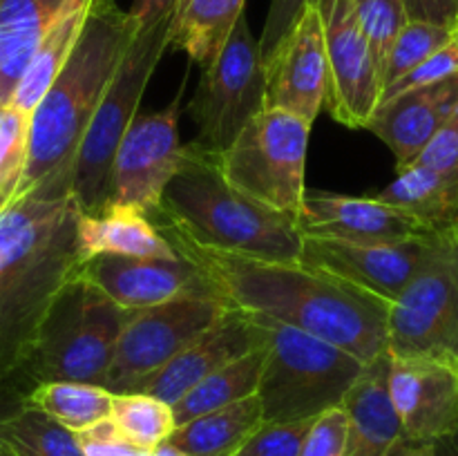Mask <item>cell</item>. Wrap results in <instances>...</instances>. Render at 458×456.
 Wrapping results in <instances>:
<instances>
[{
  "instance_id": "cell-28",
  "label": "cell",
  "mask_w": 458,
  "mask_h": 456,
  "mask_svg": "<svg viewBox=\"0 0 458 456\" xmlns=\"http://www.w3.org/2000/svg\"><path fill=\"white\" fill-rule=\"evenodd\" d=\"M112 398L101 384L76 383V380H49L38 383L18 396L21 405L43 411L58 425L79 434L101 420L110 418Z\"/></svg>"
},
{
  "instance_id": "cell-34",
  "label": "cell",
  "mask_w": 458,
  "mask_h": 456,
  "mask_svg": "<svg viewBox=\"0 0 458 456\" xmlns=\"http://www.w3.org/2000/svg\"><path fill=\"white\" fill-rule=\"evenodd\" d=\"M30 114L12 103H0V204L16 188L27 161Z\"/></svg>"
},
{
  "instance_id": "cell-39",
  "label": "cell",
  "mask_w": 458,
  "mask_h": 456,
  "mask_svg": "<svg viewBox=\"0 0 458 456\" xmlns=\"http://www.w3.org/2000/svg\"><path fill=\"white\" fill-rule=\"evenodd\" d=\"M414 164L432 168L437 173L458 174V106L434 132Z\"/></svg>"
},
{
  "instance_id": "cell-46",
  "label": "cell",
  "mask_w": 458,
  "mask_h": 456,
  "mask_svg": "<svg viewBox=\"0 0 458 456\" xmlns=\"http://www.w3.org/2000/svg\"><path fill=\"white\" fill-rule=\"evenodd\" d=\"M452 38H454V43L458 45V18H456L454 27H452Z\"/></svg>"
},
{
  "instance_id": "cell-41",
  "label": "cell",
  "mask_w": 458,
  "mask_h": 456,
  "mask_svg": "<svg viewBox=\"0 0 458 456\" xmlns=\"http://www.w3.org/2000/svg\"><path fill=\"white\" fill-rule=\"evenodd\" d=\"M407 21L452 30L458 18V0H401Z\"/></svg>"
},
{
  "instance_id": "cell-16",
  "label": "cell",
  "mask_w": 458,
  "mask_h": 456,
  "mask_svg": "<svg viewBox=\"0 0 458 456\" xmlns=\"http://www.w3.org/2000/svg\"><path fill=\"white\" fill-rule=\"evenodd\" d=\"M79 275L101 289L125 311L155 307L186 295H217L201 268L186 258L97 255L81 264Z\"/></svg>"
},
{
  "instance_id": "cell-42",
  "label": "cell",
  "mask_w": 458,
  "mask_h": 456,
  "mask_svg": "<svg viewBox=\"0 0 458 456\" xmlns=\"http://www.w3.org/2000/svg\"><path fill=\"white\" fill-rule=\"evenodd\" d=\"M177 3L179 0H132L128 13L137 21L139 27L173 25Z\"/></svg>"
},
{
  "instance_id": "cell-27",
  "label": "cell",
  "mask_w": 458,
  "mask_h": 456,
  "mask_svg": "<svg viewBox=\"0 0 458 456\" xmlns=\"http://www.w3.org/2000/svg\"><path fill=\"white\" fill-rule=\"evenodd\" d=\"M88 7L89 0H79V3L72 4V7L58 18L56 25L45 34L38 49H36L34 56H31L30 65L25 67L21 80H18V85L13 88L12 98H9L12 106L27 112V114H31V110L38 106L43 94L47 92L49 85L54 83L58 72L63 70L65 61L70 58L72 49H74L81 34V27H83L85 16H88Z\"/></svg>"
},
{
  "instance_id": "cell-33",
  "label": "cell",
  "mask_w": 458,
  "mask_h": 456,
  "mask_svg": "<svg viewBox=\"0 0 458 456\" xmlns=\"http://www.w3.org/2000/svg\"><path fill=\"white\" fill-rule=\"evenodd\" d=\"M353 9H356L358 25L369 43L378 74L383 76L389 49L403 27L407 25L405 9H403L401 0H353Z\"/></svg>"
},
{
  "instance_id": "cell-12",
  "label": "cell",
  "mask_w": 458,
  "mask_h": 456,
  "mask_svg": "<svg viewBox=\"0 0 458 456\" xmlns=\"http://www.w3.org/2000/svg\"><path fill=\"white\" fill-rule=\"evenodd\" d=\"M182 94L183 88L164 110L134 116L114 152L107 204L139 210L146 217L159 210L161 195L183 156L179 139Z\"/></svg>"
},
{
  "instance_id": "cell-3",
  "label": "cell",
  "mask_w": 458,
  "mask_h": 456,
  "mask_svg": "<svg viewBox=\"0 0 458 456\" xmlns=\"http://www.w3.org/2000/svg\"><path fill=\"white\" fill-rule=\"evenodd\" d=\"M137 27V21L116 0H89L88 16L70 58L31 110L25 170L9 197L25 195L52 174L72 170L81 139Z\"/></svg>"
},
{
  "instance_id": "cell-35",
  "label": "cell",
  "mask_w": 458,
  "mask_h": 456,
  "mask_svg": "<svg viewBox=\"0 0 458 456\" xmlns=\"http://www.w3.org/2000/svg\"><path fill=\"white\" fill-rule=\"evenodd\" d=\"M313 420H295V423H262L235 456H300L304 436Z\"/></svg>"
},
{
  "instance_id": "cell-4",
  "label": "cell",
  "mask_w": 458,
  "mask_h": 456,
  "mask_svg": "<svg viewBox=\"0 0 458 456\" xmlns=\"http://www.w3.org/2000/svg\"><path fill=\"white\" fill-rule=\"evenodd\" d=\"M152 224L164 237L262 262H300L298 219L258 204L228 186L217 159L183 146L179 168L161 195Z\"/></svg>"
},
{
  "instance_id": "cell-38",
  "label": "cell",
  "mask_w": 458,
  "mask_h": 456,
  "mask_svg": "<svg viewBox=\"0 0 458 456\" xmlns=\"http://www.w3.org/2000/svg\"><path fill=\"white\" fill-rule=\"evenodd\" d=\"M313 0H271L262 36L258 38L262 63L277 49V45L295 30L304 13L309 12Z\"/></svg>"
},
{
  "instance_id": "cell-8",
  "label": "cell",
  "mask_w": 458,
  "mask_h": 456,
  "mask_svg": "<svg viewBox=\"0 0 458 456\" xmlns=\"http://www.w3.org/2000/svg\"><path fill=\"white\" fill-rule=\"evenodd\" d=\"M311 123L276 107H264L217 159L228 186L258 204L298 219Z\"/></svg>"
},
{
  "instance_id": "cell-10",
  "label": "cell",
  "mask_w": 458,
  "mask_h": 456,
  "mask_svg": "<svg viewBox=\"0 0 458 456\" xmlns=\"http://www.w3.org/2000/svg\"><path fill=\"white\" fill-rule=\"evenodd\" d=\"M267 107V79L246 13L237 18L217 56L204 67L191 101L199 150L219 156Z\"/></svg>"
},
{
  "instance_id": "cell-15",
  "label": "cell",
  "mask_w": 458,
  "mask_h": 456,
  "mask_svg": "<svg viewBox=\"0 0 458 456\" xmlns=\"http://www.w3.org/2000/svg\"><path fill=\"white\" fill-rule=\"evenodd\" d=\"M267 344L268 331L262 322L255 320L249 313L228 307V311L206 334L192 340L161 369L139 380L132 392L155 396L173 407L213 371Z\"/></svg>"
},
{
  "instance_id": "cell-25",
  "label": "cell",
  "mask_w": 458,
  "mask_h": 456,
  "mask_svg": "<svg viewBox=\"0 0 458 456\" xmlns=\"http://www.w3.org/2000/svg\"><path fill=\"white\" fill-rule=\"evenodd\" d=\"M385 204L414 215L429 231L458 226V174L437 173L411 164L378 195Z\"/></svg>"
},
{
  "instance_id": "cell-20",
  "label": "cell",
  "mask_w": 458,
  "mask_h": 456,
  "mask_svg": "<svg viewBox=\"0 0 458 456\" xmlns=\"http://www.w3.org/2000/svg\"><path fill=\"white\" fill-rule=\"evenodd\" d=\"M456 106L458 74L441 83L410 89L380 101L367 121V130H371L394 152L396 170H403L414 164Z\"/></svg>"
},
{
  "instance_id": "cell-2",
  "label": "cell",
  "mask_w": 458,
  "mask_h": 456,
  "mask_svg": "<svg viewBox=\"0 0 458 456\" xmlns=\"http://www.w3.org/2000/svg\"><path fill=\"white\" fill-rule=\"evenodd\" d=\"M72 170L0 204V383H13L43 316L79 273Z\"/></svg>"
},
{
  "instance_id": "cell-11",
  "label": "cell",
  "mask_w": 458,
  "mask_h": 456,
  "mask_svg": "<svg viewBox=\"0 0 458 456\" xmlns=\"http://www.w3.org/2000/svg\"><path fill=\"white\" fill-rule=\"evenodd\" d=\"M226 311L228 304L219 295H186L130 311L103 387L112 393L132 392L139 380L161 369Z\"/></svg>"
},
{
  "instance_id": "cell-22",
  "label": "cell",
  "mask_w": 458,
  "mask_h": 456,
  "mask_svg": "<svg viewBox=\"0 0 458 456\" xmlns=\"http://www.w3.org/2000/svg\"><path fill=\"white\" fill-rule=\"evenodd\" d=\"M76 250L81 264L97 255L125 258H177L150 217L125 206H103L97 213H79Z\"/></svg>"
},
{
  "instance_id": "cell-31",
  "label": "cell",
  "mask_w": 458,
  "mask_h": 456,
  "mask_svg": "<svg viewBox=\"0 0 458 456\" xmlns=\"http://www.w3.org/2000/svg\"><path fill=\"white\" fill-rule=\"evenodd\" d=\"M110 420L121 436L141 452H152L177 427L173 407L141 392L114 393Z\"/></svg>"
},
{
  "instance_id": "cell-45",
  "label": "cell",
  "mask_w": 458,
  "mask_h": 456,
  "mask_svg": "<svg viewBox=\"0 0 458 456\" xmlns=\"http://www.w3.org/2000/svg\"><path fill=\"white\" fill-rule=\"evenodd\" d=\"M0 456H18V454H13V452L9 450V447H4L3 443H0Z\"/></svg>"
},
{
  "instance_id": "cell-26",
  "label": "cell",
  "mask_w": 458,
  "mask_h": 456,
  "mask_svg": "<svg viewBox=\"0 0 458 456\" xmlns=\"http://www.w3.org/2000/svg\"><path fill=\"white\" fill-rule=\"evenodd\" d=\"M244 7L246 0H179L170 25V47L206 67L226 43Z\"/></svg>"
},
{
  "instance_id": "cell-14",
  "label": "cell",
  "mask_w": 458,
  "mask_h": 456,
  "mask_svg": "<svg viewBox=\"0 0 458 456\" xmlns=\"http://www.w3.org/2000/svg\"><path fill=\"white\" fill-rule=\"evenodd\" d=\"M438 231L392 244H358L302 235L300 262L331 273L376 298L392 302L420 271L437 244Z\"/></svg>"
},
{
  "instance_id": "cell-30",
  "label": "cell",
  "mask_w": 458,
  "mask_h": 456,
  "mask_svg": "<svg viewBox=\"0 0 458 456\" xmlns=\"http://www.w3.org/2000/svg\"><path fill=\"white\" fill-rule=\"evenodd\" d=\"M0 443L18 456H85L74 432L21 402L0 411Z\"/></svg>"
},
{
  "instance_id": "cell-32",
  "label": "cell",
  "mask_w": 458,
  "mask_h": 456,
  "mask_svg": "<svg viewBox=\"0 0 458 456\" xmlns=\"http://www.w3.org/2000/svg\"><path fill=\"white\" fill-rule=\"evenodd\" d=\"M450 40L452 30H447V27L407 21V25L403 27L401 34L394 40L392 49H389L387 61H385L383 76H380L383 89L392 85L394 80L401 79V76H405L410 70H414L416 65H420L425 58L432 56L434 52H438Z\"/></svg>"
},
{
  "instance_id": "cell-6",
  "label": "cell",
  "mask_w": 458,
  "mask_h": 456,
  "mask_svg": "<svg viewBox=\"0 0 458 456\" xmlns=\"http://www.w3.org/2000/svg\"><path fill=\"white\" fill-rule=\"evenodd\" d=\"M268 331L258 398L264 423L313 420L340 407L365 362L343 347L282 322L255 317Z\"/></svg>"
},
{
  "instance_id": "cell-24",
  "label": "cell",
  "mask_w": 458,
  "mask_h": 456,
  "mask_svg": "<svg viewBox=\"0 0 458 456\" xmlns=\"http://www.w3.org/2000/svg\"><path fill=\"white\" fill-rule=\"evenodd\" d=\"M264 423L258 393L177 425L168 443L186 456H235L246 438Z\"/></svg>"
},
{
  "instance_id": "cell-43",
  "label": "cell",
  "mask_w": 458,
  "mask_h": 456,
  "mask_svg": "<svg viewBox=\"0 0 458 456\" xmlns=\"http://www.w3.org/2000/svg\"><path fill=\"white\" fill-rule=\"evenodd\" d=\"M385 456H438V450H437V443L401 441Z\"/></svg>"
},
{
  "instance_id": "cell-13",
  "label": "cell",
  "mask_w": 458,
  "mask_h": 456,
  "mask_svg": "<svg viewBox=\"0 0 458 456\" xmlns=\"http://www.w3.org/2000/svg\"><path fill=\"white\" fill-rule=\"evenodd\" d=\"M313 7L322 22L329 70L327 112L344 128H367L383 85L369 43L358 25L353 0H313Z\"/></svg>"
},
{
  "instance_id": "cell-21",
  "label": "cell",
  "mask_w": 458,
  "mask_h": 456,
  "mask_svg": "<svg viewBox=\"0 0 458 456\" xmlns=\"http://www.w3.org/2000/svg\"><path fill=\"white\" fill-rule=\"evenodd\" d=\"M340 407L349 420L347 456H385L405 441L389 393V351L362 365Z\"/></svg>"
},
{
  "instance_id": "cell-23",
  "label": "cell",
  "mask_w": 458,
  "mask_h": 456,
  "mask_svg": "<svg viewBox=\"0 0 458 456\" xmlns=\"http://www.w3.org/2000/svg\"><path fill=\"white\" fill-rule=\"evenodd\" d=\"M79 0H0V103L30 65L40 40Z\"/></svg>"
},
{
  "instance_id": "cell-19",
  "label": "cell",
  "mask_w": 458,
  "mask_h": 456,
  "mask_svg": "<svg viewBox=\"0 0 458 456\" xmlns=\"http://www.w3.org/2000/svg\"><path fill=\"white\" fill-rule=\"evenodd\" d=\"M298 226L302 235L358 244H392L434 232L414 215L385 204L378 197H347L320 190L304 192Z\"/></svg>"
},
{
  "instance_id": "cell-5",
  "label": "cell",
  "mask_w": 458,
  "mask_h": 456,
  "mask_svg": "<svg viewBox=\"0 0 458 456\" xmlns=\"http://www.w3.org/2000/svg\"><path fill=\"white\" fill-rule=\"evenodd\" d=\"M128 313L76 273L49 304L16 380L27 389L49 380L103 387Z\"/></svg>"
},
{
  "instance_id": "cell-37",
  "label": "cell",
  "mask_w": 458,
  "mask_h": 456,
  "mask_svg": "<svg viewBox=\"0 0 458 456\" xmlns=\"http://www.w3.org/2000/svg\"><path fill=\"white\" fill-rule=\"evenodd\" d=\"M349 420L343 407L325 411L313 418L304 436L300 456H347Z\"/></svg>"
},
{
  "instance_id": "cell-36",
  "label": "cell",
  "mask_w": 458,
  "mask_h": 456,
  "mask_svg": "<svg viewBox=\"0 0 458 456\" xmlns=\"http://www.w3.org/2000/svg\"><path fill=\"white\" fill-rule=\"evenodd\" d=\"M458 74V45L454 38L447 45H443L438 52H434L432 56L425 58L420 65H416L414 70L407 72L405 76H401L398 80H394L392 85L380 92V101H387V98L396 97V94L410 92V89L428 88V85L441 83V80L450 79V76ZM378 101V103H380Z\"/></svg>"
},
{
  "instance_id": "cell-9",
  "label": "cell",
  "mask_w": 458,
  "mask_h": 456,
  "mask_svg": "<svg viewBox=\"0 0 458 456\" xmlns=\"http://www.w3.org/2000/svg\"><path fill=\"white\" fill-rule=\"evenodd\" d=\"M387 351L458 369V226L438 231L428 262L389 302Z\"/></svg>"
},
{
  "instance_id": "cell-1",
  "label": "cell",
  "mask_w": 458,
  "mask_h": 456,
  "mask_svg": "<svg viewBox=\"0 0 458 456\" xmlns=\"http://www.w3.org/2000/svg\"><path fill=\"white\" fill-rule=\"evenodd\" d=\"M231 308L282 322L369 362L387 351L389 302L302 262H262L165 237Z\"/></svg>"
},
{
  "instance_id": "cell-7",
  "label": "cell",
  "mask_w": 458,
  "mask_h": 456,
  "mask_svg": "<svg viewBox=\"0 0 458 456\" xmlns=\"http://www.w3.org/2000/svg\"><path fill=\"white\" fill-rule=\"evenodd\" d=\"M165 49H170V25L137 27L74 155L72 197L81 213H97L107 204L114 152L139 114V103Z\"/></svg>"
},
{
  "instance_id": "cell-29",
  "label": "cell",
  "mask_w": 458,
  "mask_h": 456,
  "mask_svg": "<svg viewBox=\"0 0 458 456\" xmlns=\"http://www.w3.org/2000/svg\"><path fill=\"white\" fill-rule=\"evenodd\" d=\"M264 356H267V347L255 349V351L244 353L237 360L224 365L222 369L213 371L208 378L195 384L182 401L173 405L177 425L188 423V420L197 418L201 414H208L213 410H219V407L233 405V402L255 396L258 393L259 374H262Z\"/></svg>"
},
{
  "instance_id": "cell-40",
  "label": "cell",
  "mask_w": 458,
  "mask_h": 456,
  "mask_svg": "<svg viewBox=\"0 0 458 456\" xmlns=\"http://www.w3.org/2000/svg\"><path fill=\"white\" fill-rule=\"evenodd\" d=\"M76 441H79L85 456H148V452L130 445L110 418L79 432Z\"/></svg>"
},
{
  "instance_id": "cell-17",
  "label": "cell",
  "mask_w": 458,
  "mask_h": 456,
  "mask_svg": "<svg viewBox=\"0 0 458 456\" xmlns=\"http://www.w3.org/2000/svg\"><path fill=\"white\" fill-rule=\"evenodd\" d=\"M389 393L403 438L438 443L458 434V369L428 358L389 353Z\"/></svg>"
},
{
  "instance_id": "cell-44",
  "label": "cell",
  "mask_w": 458,
  "mask_h": 456,
  "mask_svg": "<svg viewBox=\"0 0 458 456\" xmlns=\"http://www.w3.org/2000/svg\"><path fill=\"white\" fill-rule=\"evenodd\" d=\"M148 456H186L183 454L182 450H177V447L173 445V443H161L159 447H157V450H152V452H148Z\"/></svg>"
},
{
  "instance_id": "cell-18",
  "label": "cell",
  "mask_w": 458,
  "mask_h": 456,
  "mask_svg": "<svg viewBox=\"0 0 458 456\" xmlns=\"http://www.w3.org/2000/svg\"><path fill=\"white\" fill-rule=\"evenodd\" d=\"M267 107L284 110L313 125L325 107L327 70L322 22L316 7H309L295 30L264 61Z\"/></svg>"
}]
</instances>
